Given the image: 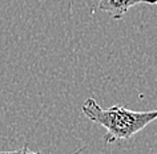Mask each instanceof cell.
<instances>
[{
    "mask_svg": "<svg viewBox=\"0 0 157 154\" xmlns=\"http://www.w3.org/2000/svg\"><path fill=\"white\" fill-rule=\"evenodd\" d=\"M84 149H85L84 146H83V148H78L76 152H73L72 154H80ZM0 154H43V153H40V152H32V150L28 149V146L24 145V146H23V148H20V149L12 150V152H0Z\"/></svg>",
    "mask_w": 157,
    "mask_h": 154,
    "instance_id": "cell-3",
    "label": "cell"
},
{
    "mask_svg": "<svg viewBox=\"0 0 157 154\" xmlns=\"http://www.w3.org/2000/svg\"><path fill=\"white\" fill-rule=\"evenodd\" d=\"M81 112L89 121L105 128L107 133L104 134V141L107 144L129 140L157 120V109L137 112L121 105L104 109L95 98H87L81 105Z\"/></svg>",
    "mask_w": 157,
    "mask_h": 154,
    "instance_id": "cell-1",
    "label": "cell"
},
{
    "mask_svg": "<svg viewBox=\"0 0 157 154\" xmlns=\"http://www.w3.org/2000/svg\"><path fill=\"white\" fill-rule=\"evenodd\" d=\"M137 4L157 6V0H99V9L108 13L115 20H120L129 11V8Z\"/></svg>",
    "mask_w": 157,
    "mask_h": 154,
    "instance_id": "cell-2",
    "label": "cell"
}]
</instances>
